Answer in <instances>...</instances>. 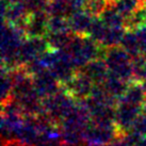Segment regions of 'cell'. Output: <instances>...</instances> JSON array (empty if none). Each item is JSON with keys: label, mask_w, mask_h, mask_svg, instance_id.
Returning <instances> with one entry per match:
<instances>
[{"label": "cell", "mask_w": 146, "mask_h": 146, "mask_svg": "<svg viewBox=\"0 0 146 146\" xmlns=\"http://www.w3.org/2000/svg\"><path fill=\"white\" fill-rule=\"evenodd\" d=\"M48 18L49 15L43 11L31 13L29 15L26 27H25L27 37L45 36L48 33V29H47Z\"/></svg>", "instance_id": "5b68a950"}, {"label": "cell", "mask_w": 146, "mask_h": 146, "mask_svg": "<svg viewBox=\"0 0 146 146\" xmlns=\"http://www.w3.org/2000/svg\"><path fill=\"white\" fill-rule=\"evenodd\" d=\"M128 84H129L128 82L115 77L110 73L108 74V77L106 78L105 81L102 83V88L105 89L106 92L109 94L110 96L116 98V99H119L124 95L128 88Z\"/></svg>", "instance_id": "9c48e42d"}, {"label": "cell", "mask_w": 146, "mask_h": 146, "mask_svg": "<svg viewBox=\"0 0 146 146\" xmlns=\"http://www.w3.org/2000/svg\"><path fill=\"white\" fill-rule=\"evenodd\" d=\"M121 46H122L123 48L125 49L126 51L129 53L132 58L135 57V56L141 54L140 42H139L138 35H137L135 31L127 30L124 37H123Z\"/></svg>", "instance_id": "4fadbf2b"}, {"label": "cell", "mask_w": 146, "mask_h": 146, "mask_svg": "<svg viewBox=\"0 0 146 146\" xmlns=\"http://www.w3.org/2000/svg\"><path fill=\"white\" fill-rule=\"evenodd\" d=\"M104 60L110 74L128 83L133 80L132 57L121 45L107 48Z\"/></svg>", "instance_id": "6da1fadb"}, {"label": "cell", "mask_w": 146, "mask_h": 146, "mask_svg": "<svg viewBox=\"0 0 146 146\" xmlns=\"http://www.w3.org/2000/svg\"><path fill=\"white\" fill-rule=\"evenodd\" d=\"M138 146H146V135L145 137H143L142 140L140 141V143H139Z\"/></svg>", "instance_id": "e0dca14e"}, {"label": "cell", "mask_w": 146, "mask_h": 146, "mask_svg": "<svg viewBox=\"0 0 146 146\" xmlns=\"http://www.w3.org/2000/svg\"><path fill=\"white\" fill-rule=\"evenodd\" d=\"M94 85L95 83L92 81V79L89 76H86L82 72L78 70L76 76L70 81L61 85V86L77 100H82L91 95Z\"/></svg>", "instance_id": "277c9868"}, {"label": "cell", "mask_w": 146, "mask_h": 146, "mask_svg": "<svg viewBox=\"0 0 146 146\" xmlns=\"http://www.w3.org/2000/svg\"><path fill=\"white\" fill-rule=\"evenodd\" d=\"M99 18L105 23L108 27L114 28V27H124L125 28V18L121 15V13L114 8H108L106 7L105 10L100 14Z\"/></svg>", "instance_id": "8fae6325"}, {"label": "cell", "mask_w": 146, "mask_h": 146, "mask_svg": "<svg viewBox=\"0 0 146 146\" xmlns=\"http://www.w3.org/2000/svg\"><path fill=\"white\" fill-rule=\"evenodd\" d=\"M33 84L42 99L54 95L62 88L61 83L58 81V79L53 76L49 68H45L38 74L34 75Z\"/></svg>", "instance_id": "3957f363"}, {"label": "cell", "mask_w": 146, "mask_h": 146, "mask_svg": "<svg viewBox=\"0 0 146 146\" xmlns=\"http://www.w3.org/2000/svg\"><path fill=\"white\" fill-rule=\"evenodd\" d=\"M48 32H67L72 31L69 27L68 17L49 16L47 21Z\"/></svg>", "instance_id": "9a60e30c"}, {"label": "cell", "mask_w": 146, "mask_h": 146, "mask_svg": "<svg viewBox=\"0 0 146 146\" xmlns=\"http://www.w3.org/2000/svg\"><path fill=\"white\" fill-rule=\"evenodd\" d=\"M79 70L85 74L86 76H89L95 84H102L109 74L108 66L104 59H95L88 62Z\"/></svg>", "instance_id": "8992f818"}, {"label": "cell", "mask_w": 146, "mask_h": 146, "mask_svg": "<svg viewBox=\"0 0 146 146\" xmlns=\"http://www.w3.org/2000/svg\"><path fill=\"white\" fill-rule=\"evenodd\" d=\"M119 99L123 100V102H129V104L139 106V107H142V105L144 104L146 99V91L144 89V86H143L142 82H129L126 92Z\"/></svg>", "instance_id": "ba28073f"}, {"label": "cell", "mask_w": 146, "mask_h": 146, "mask_svg": "<svg viewBox=\"0 0 146 146\" xmlns=\"http://www.w3.org/2000/svg\"><path fill=\"white\" fill-rule=\"evenodd\" d=\"M142 84H143V86H144V89H145V91H146V80L142 82Z\"/></svg>", "instance_id": "ffe728a7"}, {"label": "cell", "mask_w": 146, "mask_h": 146, "mask_svg": "<svg viewBox=\"0 0 146 146\" xmlns=\"http://www.w3.org/2000/svg\"><path fill=\"white\" fill-rule=\"evenodd\" d=\"M146 27V8L141 7L129 17L125 19L126 30L137 31L139 29Z\"/></svg>", "instance_id": "7c38bea8"}, {"label": "cell", "mask_w": 146, "mask_h": 146, "mask_svg": "<svg viewBox=\"0 0 146 146\" xmlns=\"http://www.w3.org/2000/svg\"><path fill=\"white\" fill-rule=\"evenodd\" d=\"M130 131H133L135 133L140 134L142 137L146 135V115L143 113H140L138 115V117L135 118L132 128Z\"/></svg>", "instance_id": "2e32d148"}, {"label": "cell", "mask_w": 146, "mask_h": 146, "mask_svg": "<svg viewBox=\"0 0 146 146\" xmlns=\"http://www.w3.org/2000/svg\"><path fill=\"white\" fill-rule=\"evenodd\" d=\"M141 113H143L144 115H146V99L144 104L142 105V108H141Z\"/></svg>", "instance_id": "ac0fdd59"}, {"label": "cell", "mask_w": 146, "mask_h": 146, "mask_svg": "<svg viewBox=\"0 0 146 146\" xmlns=\"http://www.w3.org/2000/svg\"><path fill=\"white\" fill-rule=\"evenodd\" d=\"M94 18L95 16L93 17L88 12H75L68 17L72 32L79 35H89Z\"/></svg>", "instance_id": "52a82bcc"}, {"label": "cell", "mask_w": 146, "mask_h": 146, "mask_svg": "<svg viewBox=\"0 0 146 146\" xmlns=\"http://www.w3.org/2000/svg\"><path fill=\"white\" fill-rule=\"evenodd\" d=\"M126 31L127 30L124 27H114V28L109 27L108 30H107L105 37H104L102 46H104L106 48H109V47L121 45Z\"/></svg>", "instance_id": "5bb4252c"}, {"label": "cell", "mask_w": 146, "mask_h": 146, "mask_svg": "<svg viewBox=\"0 0 146 146\" xmlns=\"http://www.w3.org/2000/svg\"><path fill=\"white\" fill-rule=\"evenodd\" d=\"M102 146H116V143H115V141H114V142L108 143V144H105V145H102Z\"/></svg>", "instance_id": "d6986e66"}, {"label": "cell", "mask_w": 146, "mask_h": 146, "mask_svg": "<svg viewBox=\"0 0 146 146\" xmlns=\"http://www.w3.org/2000/svg\"><path fill=\"white\" fill-rule=\"evenodd\" d=\"M141 108L142 107L118 99L115 108V124L123 134H126L131 130L135 118L141 113Z\"/></svg>", "instance_id": "7a4b0ae2"}, {"label": "cell", "mask_w": 146, "mask_h": 146, "mask_svg": "<svg viewBox=\"0 0 146 146\" xmlns=\"http://www.w3.org/2000/svg\"><path fill=\"white\" fill-rule=\"evenodd\" d=\"M75 33L72 31H67V32H48L45 37L48 41L49 45L51 49H63L67 47L68 44L70 43L72 38L74 37Z\"/></svg>", "instance_id": "30bf717a"}]
</instances>
